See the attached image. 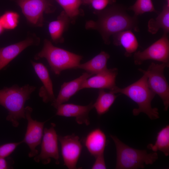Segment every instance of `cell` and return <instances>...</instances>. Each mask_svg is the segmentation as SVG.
Here are the masks:
<instances>
[{
  "label": "cell",
  "mask_w": 169,
  "mask_h": 169,
  "mask_svg": "<svg viewBox=\"0 0 169 169\" xmlns=\"http://www.w3.org/2000/svg\"><path fill=\"white\" fill-rule=\"evenodd\" d=\"M91 0H82V3L84 4H90Z\"/></svg>",
  "instance_id": "obj_31"
},
{
  "label": "cell",
  "mask_w": 169,
  "mask_h": 169,
  "mask_svg": "<svg viewBox=\"0 0 169 169\" xmlns=\"http://www.w3.org/2000/svg\"><path fill=\"white\" fill-rule=\"evenodd\" d=\"M116 151L115 169H136L152 164L158 158L156 152L148 153L146 150L134 149L124 143L116 136L110 135Z\"/></svg>",
  "instance_id": "obj_4"
},
{
  "label": "cell",
  "mask_w": 169,
  "mask_h": 169,
  "mask_svg": "<svg viewBox=\"0 0 169 169\" xmlns=\"http://www.w3.org/2000/svg\"><path fill=\"white\" fill-rule=\"evenodd\" d=\"M25 110L28 125L24 138L22 141L30 148L28 156L32 157L38 155V151L36 148L41 143L44 124L47 121L41 122L33 120L31 116L33 109L29 106L25 107Z\"/></svg>",
  "instance_id": "obj_10"
},
{
  "label": "cell",
  "mask_w": 169,
  "mask_h": 169,
  "mask_svg": "<svg viewBox=\"0 0 169 169\" xmlns=\"http://www.w3.org/2000/svg\"><path fill=\"white\" fill-rule=\"evenodd\" d=\"M95 13L98 16L97 20L87 21L85 28L98 31L105 44H110V37L118 32L126 30L139 31L137 17L130 16L122 6L113 5Z\"/></svg>",
  "instance_id": "obj_1"
},
{
  "label": "cell",
  "mask_w": 169,
  "mask_h": 169,
  "mask_svg": "<svg viewBox=\"0 0 169 169\" xmlns=\"http://www.w3.org/2000/svg\"><path fill=\"white\" fill-rule=\"evenodd\" d=\"M8 162L5 158L0 157V169L8 168Z\"/></svg>",
  "instance_id": "obj_30"
},
{
  "label": "cell",
  "mask_w": 169,
  "mask_h": 169,
  "mask_svg": "<svg viewBox=\"0 0 169 169\" xmlns=\"http://www.w3.org/2000/svg\"><path fill=\"white\" fill-rule=\"evenodd\" d=\"M36 87L28 84L20 87L14 84L0 90V105L8 111L6 120L15 127L19 125V120L25 118L24 105L30 98Z\"/></svg>",
  "instance_id": "obj_2"
},
{
  "label": "cell",
  "mask_w": 169,
  "mask_h": 169,
  "mask_svg": "<svg viewBox=\"0 0 169 169\" xmlns=\"http://www.w3.org/2000/svg\"><path fill=\"white\" fill-rule=\"evenodd\" d=\"M113 43L116 46H122L125 50V56L131 57L137 50L139 44L137 38L131 30H126L113 35Z\"/></svg>",
  "instance_id": "obj_18"
},
{
  "label": "cell",
  "mask_w": 169,
  "mask_h": 169,
  "mask_svg": "<svg viewBox=\"0 0 169 169\" xmlns=\"http://www.w3.org/2000/svg\"><path fill=\"white\" fill-rule=\"evenodd\" d=\"M19 15L15 12L8 11L0 17L2 25L6 29H12L15 28L18 23Z\"/></svg>",
  "instance_id": "obj_26"
},
{
  "label": "cell",
  "mask_w": 169,
  "mask_h": 169,
  "mask_svg": "<svg viewBox=\"0 0 169 169\" xmlns=\"http://www.w3.org/2000/svg\"><path fill=\"white\" fill-rule=\"evenodd\" d=\"M4 29L0 20V34L3 33Z\"/></svg>",
  "instance_id": "obj_32"
},
{
  "label": "cell",
  "mask_w": 169,
  "mask_h": 169,
  "mask_svg": "<svg viewBox=\"0 0 169 169\" xmlns=\"http://www.w3.org/2000/svg\"><path fill=\"white\" fill-rule=\"evenodd\" d=\"M167 67L164 63L152 62L146 70L138 69L147 77V82L150 88L161 98L164 106V110L167 111L169 107V86L164 74V70Z\"/></svg>",
  "instance_id": "obj_6"
},
{
  "label": "cell",
  "mask_w": 169,
  "mask_h": 169,
  "mask_svg": "<svg viewBox=\"0 0 169 169\" xmlns=\"http://www.w3.org/2000/svg\"><path fill=\"white\" fill-rule=\"evenodd\" d=\"M55 126L54 123H51L49 129H44L41 152L34 158L36 162L41 161L44 164H47L50 162L52 158L55 160L56 164H59L58 136L55 129Z\"/></svg>",
  "instance_id": "obj_9"
},
{
  "label": "cell",
  "mask_w": 169,
  "mask_h": 169,
  "mask_svg": "<svg viewBox=\"0 0 169 169\" xmlns=\"http://www.w3.org/2000/svg\"><path fill=\"white\" fill-rule=\"evenodd\" d=\"M63 8L64 11L71 19L74 20L80 13L79 8L82 0H55Z\"/></svg>",
  "instance_id": "obj_24"
},
{
  "label": "cell",
  "mask_w": 169,
  "mask_h": 169,
  "mask_svg": "<svg viewBox=\"0 0 169 169\" xmlns=\"http://www.w3.org/2000/svg\"><path fill=\"white\" fill-rule=\"evenodd\" d=\"M110 58L108 53L102 51L89 61L79 64L76 69H83L93 75L98 74L108 69L107 64Z\"/></svg>",
  "instance_id": "obj_20"
},
{
  "label": "cell",
  "mask_w": 169,
  "mask_h": 169,
  "mask_svg": "<svg viewBox=\"0 0 169 169\" xmlns=\"http://www.w3.org/2000/svg\"><path fill=\"white\" fill-rule=\"evenodd\" d=\"M95 157V160L91 169H105L106 168L104 157V153L98 155Z\"/></svg>",
  "instance_id": "obj_29"
},
{
  "label": "cell",
  "mask_w": 169,
  "mask_h": 169,
  "mask_svg": "<svg viewBox=\"0 0 169 169\" xmlns=\"http://www.w3.org/2000/svg\"><path fill=\"white\" fill-rule=\"evenodd\" d=\"M143 74L141 78L133 84L123 88L116 86L111 92L124 95L137 104L138 108L133 110V115L143 113L151 120H156L159 117L158 109L152 108L151 102L156 94L149 87L146 75Z\"/></svg>",
  "instance_id": "obj_3"
},
{
  "label": "cell",
  "mask_w": 169,
  "mask_h": 169,
  "mask_svg": "<svg viewBox=\"0 0 169 169\" xmlns=\"http://www.w3.org/2000/svg\"><path fill=\"white\" fill-rule=\"evenodd\" d=\"M148 149L154 152L160 151L166 156L169 155V125H167L162 128L157 133L154 144L148 145Z\"/></svg>",
  "instance_id": "obj_23"
},
{
  "label": "cell",
  "mask_w": 169,
  "mask_h": 169,
  "mask_svg": "<svg viewBox=\"0 0 169 169\" xmlns=\"http://www.w3.org/2000/svg\"><path fill=\"white\" fill-rule=\"evenodd\" d=\"M42 58L46 59L51 70L58 75L63 70L76 69L83 57L55 47L50 41L45 39L42 49L34 56L36 60Z\"/></svg>",
  "instance_id": "obj_5"
},
{
  "label": "cell",
  "mask_w": 169,
  "mask_h": 169,
  "mask_svg": "<svg viewBox=\"0 0 169 169\" xmlns=\"http://www.w3.org/2000/svg\"><path fill=\"white\" fill-rule=\"evenodd\" d=\"M61 146L64 165L69 169H77L82 146L79 137L74 134L64 136H58Z\"/></svg>",
  "instance_id": "obj_11"
},
{
  "label": "cell",
  "mask_w": 169,
  "mask_h": 169,
  "mask_svg": "<svg viewBox=\"0 0 169 169\" xmlns=\"http://www.w3.org/2000/svg\"><path fill=\"white\" fill-rule=\"evenodd\" d=\"M32 38L0 48V70L7 66L14 59L26 48L38 44Z\"/></svg>",
  "instance_id": "obj_16"
},
{
  "label": "cell",
  "mask_w": 169,
  "mask_h": 169,
  "mask_svg": "<svg viewBox=\"0 0 169 169\" xmlns=\"http://www.w3.org/2000/svg\"><path fill=\"white\" fill-rule=\"evenodd\" d=\"M160 28L163 33L167 34L169 32V5L166 3L158 16L150 19L148 23V30L152 34L156 33Z\"/></svg>",
  "instance_id": "obj_21"
},
{
  "label": "cell",
  "mask_w": 169,
  "mask_h": 169,
  "mask_svg": "<svg viewBox=\"0 0 169 169\" xmlns=\"http://www.w3.org/2000/svg\"><path fill=\"white\" fill-rule=\"evenodd\" d=\"M116 2V0H91L90 4L95 11H100L105 8L109 4Z\"/></svg>",
  "instance_id": "obj_28"
},
{
  "label": "cell",
  "mask_w": 169,
  "mask_h": 169,
  "mask_svg": "<svg viewBox=\"0 0 169 169\" xmlns=\"http://www.w3.org/2000/svg\"><path fill=\"white\" fill-rule=\"evenodd\" d=\"M17 2L28 21L36 26L43 25L44 13L54 10L49 0H17Z\"/></svg>",
  "instance_id": "obj_8"
},
{
  "label": "cell",
  "mask_w": 169,
  "mask_h": 169,
  "mask_svg": "<svg viewBox=\"0 0 169 169\" xmlns=\"http://www.w3.org/2000/svg\"><path fill=\"white\" fill-rule=\"evenodd\" d=\"M23 141L18 142L8 143L0 146V157L5 158L10 155Z\"/></svg>",
  "instance_id": "obj_27"
},
{
  "label": "cell",
  "mask_w": 169,
  "mask_h": 169,
  "mask_svg": "<svg viewBox=\"0 0 169 169\" xmlns=\"http://www.w3.org/2000/svg\"><path fill=\"white\" fill-rule=\"evenodd\" d=\"M92 102L86 105L73 104H62L56 108V115L68 117H74L79 124H90L89 116L90 111L94 108Z\"/></svg>",
  "instance_id": "obj_12"
},
{
  "label": "cell",
  "mask_w": 169,
  "mask_h": 169,
  "mask_svg": "<svg viewBox=\"0 0 169 169\" xmlns=\"http://www.w3.org/2000/svg\"><path fill=\"white\" fill-rule=\"evenodd\" d=\"M134 62L136 65L141 64L147 60H152L165 64L169 67V40L167 34L162 36L142 51L134 53Z\"/></svg>",
  "instance_id": "obj_7"
},
{
  "label": "cell",
  "mask_w": 169,
  "mask_h": 169,
  "mask_svg": "<svg viewBox=\"0 0 169 169\" xmlns=\"http://www.w3.org/2000/svg\"><path fill=\"white\" fill-rule=\"evenodd\" d=\"M118 74V69L117 68L108 69L86 79L82 84L81 90L93 88L107 89L112 91L116 86L115 80Z\"/></svg>",
  "instance_id": "obj_13"
},
{
  "label": "cell",
  "mask_w": 169,
  "mask_h": 169,
  "mask_svg": "<svg viewBox=\"0 0 169 169\" xmlns=\"http://www.w3.org/2000/svg\"><path fill=\"white\" fill-rule=\"evenodd\" d=\"M128 9L133 11L134 15L137 17L146 12L157 13L151 0H136Z\"/></svg>",
  "instance_id": "obj_25"
},
{
  "label": "cell",
  "mask_w": 169,
  "mask_h": 169,
  "mask_svg": "<svg viewBox=\"0 0 169 169\" xmlns=\"http://www.w3.org/2000/svg\"><path fill=\"white\" fill-rule=\"evenodd\" d=\"M93 75L86 72L78 78L70 81L64 82L61 85L58 95L51 105L56 108L59 105L67 102L70 98L81 90L85 80Z\"/></svg>",
  "instance_id": "obj_15"
},
{
  "label": "cell",
  "mask_w": 169,
  "mask_h": 169,
  "mask_svg": "<svg viewBox=\"0 0 169 169\" xmlns=\"http://www.w3.org/2000/svg\"><path fill=\"white\" fill-rule=\"evenodd\" d=\"M119 95L110 91L107 92L104 89H100L98 97L93 104L97 114L100 116L107 112Z\"/></svg>",
  "instance_id": "obj_22"
},
{
  "label": "cell",
  "mask_w": 169,
  "mask_h": 169,
  "mask_svg": "<svg viewBox=\"0 0 169 169\" xmlns=\"http://www.w3.org/2000/svg\"><path fill=\"white\" fill-rule=\"evenodd\" d=\"M107 142L105 134L99 128L90 132L84 140V144L88 151L94 157L104 153Z\"/></svg>",
  "instance_id": "obj_17"
},
{
  "label": "cell",
  "mask_w": 169,
  "mask_h": 169,
  "mask_svg": "<svg viewBox=\"0 0 169 169\" xmlns=\"http://www.w3.org/2000/svg\"><path fill=\"white\" fill-rule=\"evenodd\" d=\"M71 22L70 18L63 11L56 20L49 23L48 26L49 32L54 42L58 43H62L64 41L63 34Z\"/></svg>",
  "instance_id": "obj_19"
},
{
  "label": "cell",
  "mask_w": 169,
  "mask_h": 169,
  "mask_svg": "<svg viewBox=\"0 0 169 169\" xmlns=\"http://www.w3.org/2000/svg\"><path fill=\"white\" fill-rule=\"evenodd\" d=\"M31 63L35 71L43 84L39 91V95L45 103L53 102L56 98L54 94L52 81L47 68L42 63L32 60Z\"/></svg>",
  "instance_id": "obj_14"
}]
</instances>
